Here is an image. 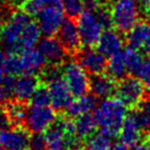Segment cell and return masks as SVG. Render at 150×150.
Instances as JSON below:
<instances>
[{
    "instance_id": "1",
    "label": "cell",
    "mask_w": 150,
    "mask_h": 150,
    "mask_svg": "<svg viewBox=\"0 0 150 150\" xmlns=\"http://www.w3.org/2000/svg\"><path fill=\"white\" fill-rule=\"evenodd\" d=\"M94 116L101 133L114 138L118 136L123 122L127 116V106L118 98L102 99L94 108Z\"/></svg>"
},
{
    "instance_id": "2",
    "label": "cell",
    "mask_w": 150,
    "mask_h": 150,
    "mask_svg": "<svg viewBox=\"0 0 150 150\" xmlns=\"http://www.w3.org/2000/svg\"><path fill=\"white\" fill-rule=\"evenodd\" d=\"M30 21L28 13L16 11L2 24L0 29V43L8 53H19V40Z\"/></svg>"
},
{
    "instance_id": "3",
    "label": "cell",
    "mask_w": 150,
    "mask_h": 150,
    "mask_svg": "<svg viewBox=\"0 0 150 150\" xmlns=\"http://www.w3.org/2000/svg\"><path fill=\"white\" fill-rule=\"evenodd\" d=\"M113 26L122 33H127L138 23L140 10L134 0H115L111 7Z\"/></svg>"
},
{
    "instance_id": "4",
    "label": "cell",
    "mask_w": 150,
    "mask_h": 150,
    "mask_svg": "<svg viewBox=\"0 0 150 150\" xmlns=\"http://www.w3.org/2000/svg\"><path fill=\"white\" fill-rule=\"evenodd\" d=\"M56 122L55 110L50 105H32L26 110L24 125L32 134H43Z\"/></svg>"
},
{
    "instance_id": "5",
    "label": "cell",
    "mask_w": 150,
    "mask_h": 150,
    "mask_svg": "<svg viewBox=\"0 0 150 150\" xmlns=\"http://www.w3.org/2000/svg\"><path fill=\"white\" fill-rule=\"evenodd\" d=\"M116 98L127 106H138L146 96V87L140 80L135 77H125L120 80V83L115 89Z\"/></svg>"
},
{
    "instance_id": "6",
    "label": "cell",
    "mask_w": 150,
    "mask_h": 150,
    "mask_svg": "<svg viewBox=\"0 0 150 150\" xmlns=\"http://www.w3.org/2000/svg\"><path fill=\"white\" fill-rule=\"evenodd\" d=\"M63 78L66 81L67 86L74 96H80L87 94L89 91V82L90 79L88 77L82 67L77 62H68L64 65Z\"/></svg>"
},
{
    "instance_id": "7",
    "label": "cell",
    "mask_w": 150,
    "mask_h": 150,
    "mask_svg": "<svg viewBox=\"0 0 150 150\" xmlns=\"http://www.w3.org/2000/svg\"><path fill=\"white\" fill-rule=\"evenodd\" d=\"M77 26L79 30L81 44L86 47L96 45L103 32V28L93 11H82L78 17Z\"/></svg>"
},
{
    "instance_id": "8",
    "label": "cell",
    "mask_w": 150,
    "mask_h": 150,
    "mask_svg": "<svg viewBox=\"0 0 150 150\" xmlns=\"http://www.w3.org/2000/svg\"><path fill=\"white\" fill-rule=\"evenodd\" d=\"M38 25L42 34L45 36H54L57 34L64 20V11L62 8L46 6L38 16Z\"/></svg>"
},
{
    "instance_id": "9",
    "label": "cell",
    "mask_w": 150,
    "mask_h": 150,
    "mask_svg": "<svg viewBox=\"0 0 150 150\" xmlns=\"http://www.w3.org/2000/svg\"><path fill=\"white\" fill-rule=\"evenodd\" d=\"M47 90L50 93V105L56 111L66 110L72 101L74 96L71 94L63 76L47 81Z\"/></svg>"
},
{
    "instance_id": "10",
    "label": "cell",
    "mask_w": 150,
    "mask_h": 150,
    "mask_svg": "<svg viewBox=\"0 0 150 150\" xmlns=\"http://www.w3.org/2000/svg\"><path fill=\"white\" fill-rule=\"evenodd\" d=\"M29 142L30 136L28 129L8 127L0 130V146L4 150L29 149Z\"/></svg>"
},
{
    "instance_id": "11",
    "label": "cell",
    "mask_w": 150,
    "mask_h": 150,
    "mask_svg": "<svg viewBox=\"0 0 150 150\" xmlns=\"http://www.w3.org/2000/svg\"><path fill=\"white\" fill-rule=\"evenodd\" d=\"M78 63L88 75L96 76L103 74L106 70V57L98 50L86 47L78 55Z\"/></svg>"
},
{
    "instance_id": "12",
    "label": "cell",
    "mask_w": 150,
    "mask_h": 150,
    "mask_svg": "<svg viewBox=\"0 0 150 150\" xmlns=\"http://www.w3.org/2000/svg\"><path fill=\"white\" fill-rule=\"evenodd\" d=\"M38 50L46 63L50 65H59L66 58L67 50L58 38H55L54 36H45L44 38H41L38 44Z\"/></svg>"
},
{
    "instance_id": "13",
    "label": "cell",
    "mask_w": 150,
    "mask_h": 150,
    "mask_svg": "<svg viewBox=\"0 0 150 150\" xmlns=\"http://www.w3.org/2000/svg\"><path fill=\"white\" fill-rule=\"evenodd\" d=\"M57 36L68 53H76L79 50L81 38L77 23L74 22L72 19L69 18L68 20H65L63 22V24L57 32Z\"/></svg>"
},
{
    "instance_id": "14",
    "label": "cell",
    "mask_w": 150,
    "mask_h": 150,
    "mask_svg": "<svg viewBox=\"0 0 150 150\" xmlns=\"http://www.w3.org/2000/svg\"><path fill=\"white\" fill-rule=\"evenodd\" d=\"M142 132L144 129L142 128L136 115L135 114L127 115L118 133L120 142L127 147H134L142 140Z\"/></svg>"
},
{
    "instance_id": "15",
    "label": "cell",
    "mask_w": 150,
    "mask_h": 150,
    "mask_svg": "<svg viewBox=\"0 0 150 150\" xmlns=\"http://www.w3.org/2000/svg\"><path fill=\"white\" fill-rule=\"evenodd\" d=\"M38 86H40L38 79L35 77V75H29V74L21 75L14 81L11 96L18 102L25 103L31 100Z\"/></svg>"
},
{
    "instance_id": "16",
    "label": "cell",
    "mask_w": 150,
    "mask_h": 150,
    "mask_svg": "<svg viewBox=\"0 0 150 150\" xmlns=\"http://www.w3.org/2000/svg\"><path fill=\"white\" fill-rule=\"evenodd\" d=\"M96 45V50L103 54L105 57H110L114 54L122 52L124 40L117 30L108 29L102 32Z\"/></svg>"
},
{
    "instance_id": "17",
    "label": "cell",
    "mask_w": 150,
    "mask_h": 150,
    "mask_svg": "<svg viewBox=\"0 0 150 150\" xmlns=\"http://www.w3.org/2000/svg\"><path fill=\"white\" fill-rule=\"evenodd\" d=\"M127 43L129 47L142 50L150 54V22H138L127 32Z\"/></svg>"
},
{
    "instance_id": "18",
    "label": "cell",
    "mask_w": 150,
    "mask_h": 150,
    "mask_svg": "<svg viewBox=\"0 0 150 150\" xmlns=\"http://www.w3.org/2000/svg\"><path fill=\"white\" fill-rule=\"evenodd\" d=\"M20 63L23 74L38 75L45 68L46 60L38 48H26L20 52Z\"/></svg>"
},
{
    "instance_id": "19",
    "label": "cell",
    "mask_w": 150,
    "mask_h": 150,
    "mask_svg": "<svg viewBox=\"0 0 150 150\" xmlns=\"http://www.w3.org/2000/svg\"><path fill=\"white\" fill-rule=\"evenodd\" d=\"M46 150H68L67 149V132L64 126V121L55 122L44 134Z\"/></svg>"
},
{
    "instance_id": "20",
    "label": "cell",
    "mask_w": 150,
    "mask_h": 150,
    "mask_svg": "<svg viewBox=\"0 0 150 150\" xmlns=\"http://www.w3.org/2000/svg\"><path fill=\"white\" fill-rule=\"evenodd\" d=\"M116 86L115 80L110 76H105L103 74L92 76L89 82V91L96 99H105L111 96L115 92Z\"/></svg>"
},
{
    "instance_id": "21",
    "label": "cell",
    "mask_w": 150,
    "mask_h": 150,
    "mask_svg": "<svg viewBox=\"0 0 150 150\" xmlns=\"http://www.w3.org/2000/svg\"><path fill=\"white\" fill-rule=\"evenodd\" d=\"M96 106V98L93 96H77V99L71 101L68 108L65 110L66 114L70 118H77L87 113H91Z\"/></svg>"
},
{
    "instance_id": "22",
    "label": "cell",
    "mask_w": 150,
    "mask_h": 150,
    "mask_svg": "<svg viewBox=\"0 0 150 150\" xmlns=\"http://www.w3.org/2000/svg\"><path fill=\"white\" fill-rule=\"evenodd\" d=\"M76 121L74 122V129L75 134L80 138H89L91 135L96 133L98 128V123L94 114L92 113H87L81 116L75 118Z\"/></svg>"
},
{
    "instance_id": "23",
    "label": "cell",
    "mask_w": 150,
    "mask_h": 150,
    "mask_svg": "<svg viewBox=\"0 0 150 150\" xmlns=\"http://www.w3.org/2000/svg\"><path fill=\"white\" fill-rule=\"evenodd\" d=\"M42 32L38 28V23L30 21L22 32L19 40V53L26 48H32L38 45L41 40Z\"/></svg>"
},
{
    "instance_id": "24",
    "label": "cell",
    "mask_w": 150,
    "mask_h": 150,
    "mask_svg": "<svg viewBox=\"0 0 150 150\" xmlns=\"http://www.w3.org/2000/svg\"><path fill=\"white\" fill-rule=\"evenodd\" d=\"M106 71H108V75L115 81L116 80L120 81L123 78H125L128 71H127L123 52L110 56L106 64Z\"/></svg>"
},
{
    "instance_id": "25",
    "label": "cell",
    "mask_w": 150,
    "mask_h": 150,
    "mask_svg": "<svg viewBox=\"0 0 150 150\" xmlns=\"http://www.w3.org/2000/svg\"><path fill=\"white\" fill-rule=\"evenodd\" d=\"M124 59H125V64L127 67V71L133 74V75H137L139 68L142 66L144 58L142 55L139 53V50L133 48V47H128L126 48L124 52Z\"/></svg>"
},
{
    "instance_id": "26",
    "label": "cell",
    "mask_w": 150,
    "mask_h": 150,
    "mask_svg": "<svg viewBox=\"0 0 150 150\" xmlns=\"http://www.w3.org/2000/svg\"><path fill=\"white\" fill-rule=\"evenodd\" d=\"M112 138L103 133H96L88 138L86 150H110L112 147Z\"/></svg>"
},
{
    "instance_id": "27",
    "label": "cell",
    "mask_w": 150,
    "mask_h": 150,
    "mask_svg": "<svg viewBox=\"0 0 150 150\" xmlns=\"http://www.w3.org/2000/svg\"><path fill=\"white\" fill-rule=\"evenodd\" d=\"M26 110L28 108H25L24 103L16 101V102H12V103H9L6 105L4 112L7 113L11 123L16 124V125H20L21 123L24 122Z\"/></svg>"
},
{
    "instance_id": "28",
    "label": "cell",
    "mask_w": 150,
    "mask_h": 150,
    "mask_svg": "<svg viewBox=\"0 0 150 150\" xmlns=\"http://www.w3.org/2000/svg\"><path fill=\"white\" fill-rule=\"evenodd\" d=\"M135 115L144 130H150V98L144 99L138 104V108Z\"/></svg>"
},
{
    "instance_id": "29",
    "label": "cell",
    "mask_w": 150,
    "mask_h": 150,
    "mask_svg": "<svg viewBox=\"0 0 150 150\" xmlns=\"http://www.w3.org/2000/svg\"><path fill=\"white\" fill-rule=\"evenodd\" d=\"M4 71L7 76H13V77L23 74L21 63H20V57L17 55V53L7 54L6 62H4Z\"/></svg>"
},
{
    "instance_id": "30",
    "label": "cell",
    "mask_w": 150,
    "mask_h": 150,
    "mask_svg": "<svg viewBox=\"0 0 150 150\" xmlns=\"http://www.w3.org/2000/svg\"><path fill=\"white\" fill-rule=\"evenodd\" d=\"M63 11L68 18H78L83 11L82 0H63Z\"/></svg>"
},
{
    "instance_id": "31",
    "label": "cell",
    "mask_w": 150,
    "mask_h": 150,
    "mask_svg": "<svg viewBox=\"0 0 150 150\" xmlns=\"http://www.w3.org/2000/svg\"><path fill=\"white\" fill-rule=\"evenodd\" d=\"M44 7H46L45 0H24L21 4L22 11L31 16H38Z\"/></svg>"
},
{
    "instance_id": "32",
    "label": "cell",
    "mask_w": 150,
    "mask_h": 150,
    "mask_svg": "<svg viewBox=\"0 0 150 150\" xmlns=\"http://www.w3.org/2000/svg\"><path fill=\"white\" fill-rule=\"evenodd\" d=\"M30 101L32 105H50V100L47 87L38 86Z\"/></svg>"
},
{
    "instance_id": "33",
    "label": "cell",
    "mask_w": 150,
    "mask_h": 150,
    "mask_svg": "<svg viewBox=\"0 0 150 150\" xmlns=\"http://www.w3.org/2000/svg\"><path fill=\"white\" fill-rule=\"evenodd\" d=\"M137 77L145 87L150 89V56L144 59L142 66L137 72Z\"/></svg>"
},
{
    "instance_id": "34",
    "label": "cell",
    "mask_w": 150,
    "mask_h": 150,
    "mask_svg": "<svg viewBox=\"0 0 150 150\" xmlns=\"http://www.w3.org/2000/svg\"><path fill=\"white\" fill-rule=\"evenodd\" d=\"M96 14V18L100 22V24L102 25V28L104 30L111 29L113 26V20H112V14L111 11L106 8H101L99 7L96 11H94Z\"/></svg>"
},
{
    "instance_id": "35",
    "label": "cell",
    "mask_w": 150,
    "mask_h": 150,
    "mask_svg": "<svg viewBox=\"0 0 150 150\" xmlns=\"http://www.w3.org/2000/svg\"><path fill=\"white\" fill-rule=\"evenodd\" d=\"M30 150H46L45 137L43 134H33L32 137H30L29 142Z\"/></svg>"
},
{
    "instance_id": "36",
    "label": "cell",
    "mask_w": 150,
    "mask_h": 150,
    "mask_svg": "<svg viewBox=\"0 0 150 150\" xmlns=\"http://www.w3.org/2000/svg\"><path fill=\"white\" fill-rule=\"evenodd\" d=\"M82 4H83V10H86V11H93L94 12L100 7L99 0H82Z\"/></svg>"
},
{
    "instance_id": "37",
    "label": "cell",
    "mask_w": 150,
    "mask_h": 150,
    "mask_svg": "<svg viewBox=\"0 0 150 150\" xmlns=\"http://www.w3.org/2000/svg\"><path fill=\"white\" fill-rule=\"evenodd\" d=\"M11 124V122L9 120L7 113L4 111H0V130L4 128H8L9 126Z\"/></svg>"
},
{
    "instance_id": "38",
    "label": "cell",
    "mask_w": 150,
    "mask_h": 150,
    "mask_svg": "<svg viewBox=\"0 0 150 150\" xmlns=\"http://www.w3.org/2000/svg\"><path fill=\"white\" fill-rule=\"evenodd\" d=\"M6 56L7 54H4V50H0V82H2L6 77V71H4V62H6Z\"/></svg>"
},
{
    "instance_id": "39",
    "label": "cell",
    "mask_w": 150,
    "mask_h": 150,
    "mask_svg": "<svg viewBox=\"0 0 150 150\" xmlns=\"http://www.w3.org/2000/svg\"><path fill=\"white\" fill-rule=\"evenodd\" d=\"M134 1L142 11L150 12V0H134Z\"/></svg>"
},
{
    "instance_id": "40",
    "label": "cell",
    "mask_w": 150,
    "mask_h": 150,
    "mask_svg": "<svg viewBox=\"0 0 150 150\" xmlns=\"http://www.w3.org/2000/svg\"><path fill=\"white\" fill-rule=\"evenodd\" d=\"M46 6L63 9V0H45Z\"/></svg>"
},
{
    "instance_id": "41",
    "label": "cell",
    "mask_w": 150,
    "mask_h": 150,
    "mask_svg": "<svg viewBox=\"0 0 150 150\" xmlns=\"http://www.w3.org/2000/svg\"><path fill=\"white\" fill-rule=\"evenodd\" d=\"M7 96H8V94H7V92H6V90H4L2 83L0 82V105L2 104L4 101H6Z\"/></svg>"
},
{
    "instance_id": "42",
    "label": "cell",
    "mask_w": 150,
    "mask_h": 150,
    "mask_svg": "<svg viewBox=\"0 0 150 150\" xmlns=\"http://www.w3.org/2000/svg\"><path fill=\"white\" fill-rule=\"evenodd\" d=\"M110 150H129L128 147L126 146V145H124V144H122V142H120V144H115L114 146L111 147V149Z\"/></svg>"
},
{
    "instance_id": "43",
    "label": "cell",
    "mask_w": 150,
    "mask_h": 150,
    "mask_svg": "<svg viewBox=\"0 0 150 150\" xmlns=\"http://www.w3.org/2000/svg\"><path fill=\"white\" fill-rule=\"evenodd\" d=\"M132 150H149L148 146L147 145H144V144H137V145H135L133 147V149Z\"/></svg>"
},
{
    "instance_id": "44",
    "label": "cell",
    "mask_w": 150,
    "mask_h": 150,
    "mask_svg": "<svg viewBox=\"0 0 150 150\" xmlns=\"http://www.w3.org/2000/svg\"><path fill=\"white\" fill-rule=\"evenodd\" d=\"M24 0H0V2H14V4H22Z\"/></svg>"
},
{
    "instance_id": "45",
    "label": "cell",
    "mask_w": 150,
    "mask_h": 150,
    "mask_svg": "<svg viewBox=\"0 0 150 150\" xmlns=\"http://www.w3.org/2000/svg\"><path fill=\"white\" fill-rule=\"evenodd\" d=\"M100 1V4H108V2H112L114 0H99Z\"/></svg>"
},
{
    "instance_id": "46",
    "label": "cell",
    "mask_w": 150,
    "mask_h": 150,
    "mask_svg": "<svg viewBox=\"0 0 150 150\" xmlns=\"http://www.w3.org/2000/svg\"><path fill=\"white\" fill-rule=\"evenodd\" d=\"M147 146H148V148H149V150H150V137L148 138V140H147V144H146Z\"/></svg>"
},
{
    "instance_id": "47",
    "label": "cell",
    "mask_w": 150,
    "mask_h": 150,
    "mask_svg": "<svg viewBox=\"0 0 150 150\" xmlns=\"http://www.w3.org/2000/svg\"><path fill=\"white\" fill-rule=\"evenodd\" d=\"M1 26H2V16L0 14V29H1Z\"/></svg>"
},
{
    "instance_id": "48",
    "label": "cell",
    "mask_w": 150,
    "mask_h": 150,
    "mask_svg": "<svg viewBox=\"0 0 150 150\" xmlns=\"http://www.w3.org/2000/svg\"><path fill=\"white\" fill-rule=\"evenodd\" d=\"M0 150H4V148H2L1 146H0Z\"/></svg>"
},
{
    "instance_id": "49",
    "label": "cell",
    "mask_w": 150,
    "mask_h": 150,
    "mask_svg": "<svg viewBox=\"0 0 150 150\" xmlns=\"http://www.w3.org/2000/svg\"><path fill=\"white\" fill-rule=\"evenodd\" d=\"M25 150H28V149H25ZM29 150H30V149H29Z\"/></svg>"
}]
</instances>
